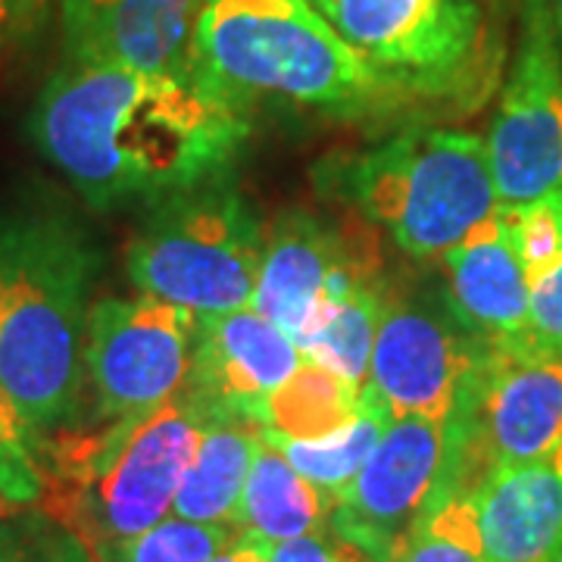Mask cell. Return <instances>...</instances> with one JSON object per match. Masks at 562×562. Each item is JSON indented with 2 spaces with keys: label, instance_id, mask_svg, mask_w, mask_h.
<instances>
[{
  "label": "cell",
  "instance_id": "8992f818",
  "mask_svg": "<svg viewBox=\"0 0 562 562\" xmlns=\"http://www.w3.org/2000/svg\"><path fill=\"white\" fill-rule=\"evenodd\" d=\"M262 241L250 203L222 176L150 206L125 250V269L138 294L198 319L225 316L254 303Z\"/></svg>",
  "mask_w": 562,
  "mask_h": 562
},
{
  "label": "cell",
  "instance_id": "1f68e13d",
  "mask_svg": "<svg viewBox=\"0 0 562 562\" xmlns=\"http://www.w3.org/2000/svg\"><path fill=\"white\" fill-rule=\"evenodd\" d=\"M547 562H562V541L557 543V550L550 553V560H547Z\"/></svg>",
  "mask_w": 562,
  "mask_h": 562
},
{
  "label": "cell",
  "instance_id": "ac0fdd59",
  "mask_svg": "<svg viewBox=\"0 0 562 562\" xmlns=\"http://www.w3.org/2000/svg\"><path fill=\"white\" fill-rule=\"evenodd\" d=\"M335 497L306 482L291 462L269 441L257 447L250 475L244 482L241 501L235 506V531L257 543H281L325 531L331 519Z\"/></svg>",
  "mask_w": 562,
  "mask_h": 562
},
{
  "label": "cell",
  "instance_id": "9a60e30c",
  "mask_svg": "<svg viewBox=\"0 0 562 562\" xmlns=\"http://www.w3.org/2000/svg\"><path fill=\"white\" fill-rule=\"evenodd\" d=\"M301 362L297 344L250 306L203 316L184 391L213 413H232L257 425L266 397L288 382Z\"/></svg>",
  "mask_w": 562,
  "mask_h": 562
},
{
  "label": "cell",
  "instance_id": "ffe728a7",
  "mask_svg": "<svg viewBox=\"0 0 562 562\" xmlns=\"http://www.w3.org/2000/svg\"><path fill=\"white\" fill-rule=\"evenodd\" d=\"M362 391L319 362L303 360L288 382L276 387L260 409L262 438L316 441L344 428L360 413Z\"/></svg>",
  "mask_w": 562,
  "mask_h": 562
},
{
  "label": "cell",
  "instance_id": "603a6c76",
  "mask_svg": "<svg viewBox=\"0 0 562 562\" xmlns=\"http://www.w3.org/2000/svg\"><path fill=\"white\" fill-rule=\"evenodd\" d=\"M391 562H487L472 494H441L422 513Z\"/></svg>",
  "mask_w": 562,
  "mask_h": 562
},
{
  "label": "cell",
  "instance_id": "7c38bea8",
  "mask_svg": "<svg viewBox=\"0 0 562 562\" xmlns=\"http://www.w3.org/2000/svg\"><path fill=\"white\" fill-rule=\"evenodd\" d=\"M487 341L469 335L447 303L387 301L362 394L391 419H450Z\"/></svg>",
  "mask_w": 562,
  "mask_h": 562
},
{
  "label": "cell",
  "instance_id": "8fae6325",
  "mask_svg": "<svg viewBox=\"0 0 562 562\" xmlns=\"http://www.w3.org/2000/svg\"><path fill=\"white\" fill-rule=\"evenodd\" d=\"M447 491V419H391L357 479L335 497L328 528L372 562H391L422 513Z\"/></svg>",
  "mask_w": 562,
  "mask_h": 562
},
{
  "label": "cell",
  "instance_id": "d6986e66",
  "mask_svg": "<svg viewBox=\"0 0 562 562\" xmlns=\"http://www.w3.org/2000/svg\"><path fill=\"white\" fill-rule=\"evenodd\" d=\"M260 447V428L232 413H210L184 469L172 516L188 522L232 525L244 482Z\"/></svg>",
  "mask_w": 562,
  "mask_h": 562
},
{
  "label": "cell",
  "instance_id": "ba28073f",
  "mask_svg": "<svg viewBox=\"0 0 562 562\" xmlns=\"http://www.w3.org/2000/svg\"><path fill=\"white\" fill-rule=\"evenodd\" d=\"M409 98L475 91L487 50L484 0H310Z\"/></svg>",
  "mask_w": 562,
  "mask_h": 562
},
{
  "label": "cell",
  "instance_id": "4fadbf2b",
  "mask_svg": "<svg viewBox=\"0 0 562 562\" xmlns=\"http://www.w3.org/2000/svg\"><path fill=\"white\" fill-rule=\"evenodd\" d=\"M379 279L369 244L353 241L306 210H288L262 241L260 279L250 310L279 325L294 344L362 281Z\"/></svg>",
  "mask_w": 562,
  "mask_h": 562
},
{
  "label": "cell",
  "instance_id": "44dd1931",
  "mask_svg": "<svg viewBox=\"0 0 562 562\" xmlns=\"http://www.w3.org/2000/svg\"><path fill=\"white\" fill-rule=\"evenodd\" d=\"M387 301L391 294L382 276L362 281L347 297L328 306L325 316L306 331V338L297 344L303 360L319 362L362 391Z\"/></svg>",
  "mask_w": 562,
  "mask_h": 562
},
{
  "label": "cell",
  "instance_id": "4dcf8cb0",
  "mask_svg": "<svg viewBox=\"0 0 562 562\" xmlns=\"http://www.w3.org/2000/svg\"><path fill=\"white\" fill-rule=\"evenodd\" d=\"M547 10H550V20L557 25V35L562 41V0H547Z\"/></svg>",
  "mask_w": 562,
  "mask_h": 562
},
{
  "label": "cell",
  "instance_id": "cb8c5ba5",
  "mask_svg": "<svg viewBox=\"0 0 562 562\" xmlns=\"http://www.w3.org/2000/svg\"><path fill=\"white\" fill-rule=\"evenodd\" d=\"M235 538V525L188 522L169 516L128 541L91 547V553L98 562H210Z\"/></svg>",
  "mask_w": 562,
  "mask_h": 562
},
{
  "label": "cell",
  "instance_id": "3957f363",
  "mask_svg": "<svg viewBox=\"0 0 562 562\" xmlns=\"http://www.w3.org/2000/svg\"><path fill=\"white\" fill-rule=\"evenodd\" d=\"M194 81L241 113L281 101L366 116L409 98L310 0H203Z\"/></svg>",
  "mask_w": 562,
  "mask_h": 562
},
{
  "label": "cell",
  "instance_id": "7402d4cb",
  "mask_svg": "<svg viewBox=\"0 0 562 562\" xmlns=\"http://www.w3.org/2000/svg\"><path fill=\"white\" fill-rule=\"evenodd\" d=\"M387 422H391V416L382 406L362 394L360 413L344 428L325 435V438H316V441L262 438V441H269L276 450H281V457L291 462L306 482L316 484L328 497H338L344 487L357 479V472L366 465L375 443L382 441Z\"/></svg>",
  "mask_w": 562,
  "mask_h": 562
},
{
  "label": "cell",
  "instance_id": "f546056e",
  "mask_svg": "<svg viewBox=\"0 0 562 562\" xmlns=\"http://www.w3.org/2000/svg\"><path fill=\"white\" fill-rule=\"evenodd\" d=\"M210 562H266V557H262V543L247 541V538L238 535L235 541L222 550L220 557H213Z\"/></svg>",
  "mask_w": 562,
  "mask_h": 562
},
{
  "label": "cell",
  "instance_id": "52a82bcc",
  "mask_svg": "<svg viewBox=\"0 0 562 562\" xmlns=\"http://www.w3.org/2000/svg\"><path fill=\"white\" fill-rule=\"evenodd\" d=\"M457 472L472 491L487 472L562 453V350L535 341L487 344L450 419Z\"/></svg>",
  "mask_w": 562,
  "mask_h": 562
},
{
  "label": "cell",
  "instance_id": "7a4b0ae2",
  "mask_svg": "<svg viewBox=\"0 0 562 562\" xmlns=\"http://www.w3.org/2000/svg\"><path fill=\"white\" fill-rule=\"evenodd\" d=\"M101 247L50 203H0V387L38 447L85 422V331Z\"/></svg>",
  "mask_w": 562,
  "mask_h": 562
},
{
  "label": "cell",
  "instance_id": "6da1fadb",
  "mask_svg": "<svg viewBox=\"0 0 562 562\" xmlns=\"http://www.w3.org/2000/svg\"><path fill=\"white\" fill-rule=\"evenodd\" d=\"M29 132L81 201L110 213L228 176L250 122L194 79L66 60L41 88Z\"/></svg>",
  "mask_w": 562,
  "mask_h": 562
},
{
  "label": "cell",
  "instance_id": "5b68a950",
  "mask_svg": "<svg viewBox=\"0 0 562 562\" xmlns=\"http://www.w3.org/2000/svg\"><path fill=\"white\" fill-rule=\"evenodd\" d=\"M319 184L382 225L416 260H441L501 220V198L482 135L409 128L319 166Z\"/></svg>",
  "mask_w": 562,
  "mask_h": 562
},
{
  "label": "cell",
  "instance_id": "f1b7e54d",
  "mask_svg": "<svg viewBox=\"0 0 562 562\" xmlns=\"http://www.w3.org/2000/svg\"><path fill=\"white\" fill-rule=\"evenodd\" d=\"M54 0H0V50L20 47L47 25Z\"/></svg>",
  "mask_w": 562,
  "mask_h": 562
},
{
  "label": "cell",
  "instance_id": "d4e9b609",
  "mask_svg": "<svg viewBox=\"0 0 562 562\" xmlns=\"http://www.w3.org/2000/svg\"><path fill=\"white\" fill-rule=\"evenodd\" d=\"M44 491L47 479L38 457V441L0 387V506L29 509L44 501Z\"/></svg>",
  "mask_w": 562,
  "mask_h": 562
},
{
  "label": "cell",
  "instance_id": "484cf974",
  "mask_svg": "<svg viewBox=\"0 0 562 562\" xmlns=\"http://www.w3.org/2000/svg\"><path fill=\"white\" fill-rule=\"evenodd\" d=\"M0 562H98L79 535L50 513L0 516Z\"/></svg>",
  "mask_w": 562,
  "mask_h": 562
},
{
  "label": "cell",
  "instance_id": "4316f807",
  "mask_svg": "<svg viewBox=\"0 0 562 562\" xmlns=\"http://www.w3.org/2000/svg\"><path fill=\"white\" fill-rule=\"evenodd\" d=\"M262 557L266 562H372L353 543L341 541L331 528L313 531L294 541L262 543Z\"/></svg>",
  "mask_w": 562,
  "mask_h": 562
},
{
  "label": "cell",
  "instance_id": "277c9868",
  "mask_svg": "<svg viewBox=\"0 0 562 562\" xmlns=\"http://www.w3.org/2000/svg\"><path fill=\"white\" fill-rule=\"evenodd\" d=\"M210 413L191 391H181L150 413L44 441V513L69 525L88 547L128 541L160 525L172 513Z\"/></svg>",
  "mask_w": 562,
  "mask_h": 562
},
{
  "label": "cell",
  "instance_id": "5bb4252c",
  "mask_svg": "<svg viewBox=\"0 0 562 562\" xmlns=\"http://www.w3.org/2000/svg\"><path fill=\"white\" fill-rule=\"evenodd\" d=\"M203 0H63L66 60L194 79Z\"/></svg>",
  "mask_w": 562,
  "mask_h": 562
},
{
  "label": "cell",
  "instance_id": "9c48e42d",
  "mask_svg": "<svg viewBox=\"0 0 562 562\" xmlns=\"http://www.w3.org/2000/svg\"><path fill=\"white\" fill-rule=\"evenodd\" d=\"M198 316L160 297H103L91 303L85 375L98 422L150 413L179 397L191 375Z\"/></svg>",
  "mask_w": 562,
  "mask_h": 562
},
{
  "label": "cell",
  "instance_id": "2e32d148",
  "mask_svg": "<svg viewBox=\"0 0 562 562\" xmlns=\"http://www.w3.org/2000/svg\"><path fill=\"white\" fill-rule=\"evenodd\" d=\"M443 303L453 319L487 344L531 335V281L501 220L441 257Z\"/></svg>",
  "mask_w": 562,
  "mask_h": 562
},
{
  "label": "cell",
  "instance_id": "30bf717a",
  "mask_svg": "<svg viewBox=\"0 0 562 562\" xmlns=\"http://www.w3.org/2000/svg\"><path fill=\"white\" fill-rule=\"evenodd\" d=\"M560 44L547 0H525L522 44L484 138L501 216L562 188Z\"/></svg>",
  "mask_w": 562,
  "mask_h": 562
},
{
  "label": "cell",
  "instance_id": "e0dca14e",
  "mask_svg": "<svg viewBox=\"0 0 562 562\" xmlns=\"http://www.w3.org/2000/svg\"><path fill=\"white\" fill-rule=\"evenodd\" d=\"M472 503L487 562H547L562 541V453L487 472Z\"/></svg>",
  "mask_w": 562,
  "mask_h": 562
},
{
  "label": "cell",
  "instance_id": "83f0119b",
  "mask_svg": "<svg viewBox=\"0 0 562 562\" xmlns=\"http://www.w3.org/2000/svg\"><path fill=\"white\" fill-rule=\"evenodd\" d=\"M531 338L562 350V257L531 279Z\"/></svg>",
  "mask_w": 562,
  "mask_h": 562
}]
</instances>
